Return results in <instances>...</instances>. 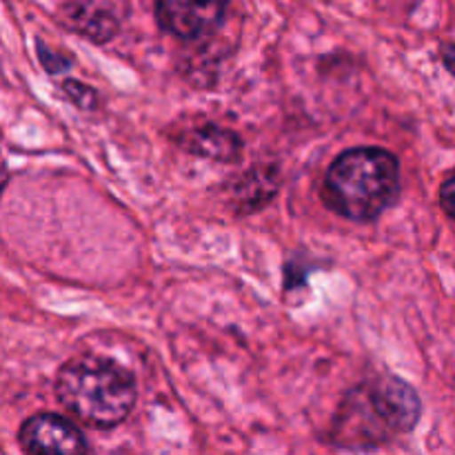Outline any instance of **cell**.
<instances>
[{
	"mask_svg": "<svg viewBox=\"0 0 455 455\" xmlns=\"http://www.w3.org/2000/svg\"><path fill=\"white\" fill-rule=\"evenodd\" d=\"M62 89L69 93V98L76 102V105L93 107V100H96V96H93L92 89H87L84 84L76 83V80H67V83H62Z\"/></svg>",
	"mask_w": 455,
	"mask_h": 455,
	"instance_id": "52a82bcc",
	"label": "cell"
},
{
	"mask_svg": "<svg viewBox=\"0 0 455 455\" xmlns=\"http://www.w3.org/2000/svg\"><path fill=\"white\" fill-rule=\"evenodd\" d=\"M440 204H443L444 213L455 220V172L443 182V189H440Z\"/></svg>",
	"mask_w": 455,
	"mask_h": 455,
	"instance_id": "ba28073f",
	"label": "cell"
},
{
	"mask_svg": "<svg viewBox=\"0 0 455 455\" xmlns=\"http://www.w3.org/2000/svg\"><path fill=\"white\" fill-rule=\"evenodd\" d=\"M191 149L196 154H203L207 158L216 160H235L240 154V140L235 133L227 132V129L220 127H204L198 129V132L191 136Z\"/></svg>",
	"mask_w": 455,
	"mask_h": 455,
	"instance_id": "8992f818",
	"label": "cell"
},
{
	"mask_svg": "<svg viewBox=\"0 0 455 455\" xmlns=\"http://www.w3.org/2000/svg\"><path fill=\"white\" fill-rule=\"evenodd\" d=\"M58 403L83 425L111 429L124 422L136 404V378L105 355H76L56 376Z\"/></svg>",
	"mask_w": 455,
	"mask_h": 455,
	"instance_id": "7a4b0ae2",
	"label": "cell"
},
{
	"mask_svg": "<svg viewBox=\"0 0 455 455\" xmlns=\"http://www.w3.org/2000/svg\"><path fill=\"white\" fill-rule=\"evenodd\" d=\"M231 0H156V20L180 40H198L225 22Z\"/></svg>",
	"mask_w": 455,
	"mask_h": 455,
	"instance_id": "277c9868",
	"label": "cell"
},
{
	"mask_svg": "<svg viewBox=\"0 0 455 455\" xmlns=\"http://www.w3.org/2000/svg\"><path fill=\"white\" fill-rule=\"evenodd\" d=\"M422 404L413 387L382 376L360 382L342 398L331 425L333 444L373 449L409 434L418 425Z\"/></svg>",
	"mask_w": 455,
	"mask_h": 455,
	"instance_id": "6da1fadb",
	"label": "cell"
},
{
	"mask_svg": "<svg viewBox=\"0 0 455 455\" xmlns=\"http://www.w3.org/2000/svg\"><path fill=\"white\" fill-rule=\"evenodd\" d=\"M400 189V164L380 147H355L338 156L324 178V203L354 222H371Z\"/></svg>",
	"mask_w": 455,
	"mask_h": 455,
	"instance_id": "3957f363",
	"label": "cell"
},
{
	"mask_svg": "<svg viewBox=\"0 0 455 455\" xmlns=\"http://www.w3.org/2000/svg\"><path fill=\"white\" fill-rule=\"evenodd\" d=\"M25 455H89L83 434L56 413H36L18 431Z\"/></svg>",
	"mask_w": 455,
	"mask_h": 455,
	"instance_id": "5b68a950",
	"label": "cell"
},
{
	"mask_svg": "<svg viewBox=\"0 0 455 455\" xmlns=\"http://www.w3.org/2000/svg\"><path fill=\"white\" fill-rule=\"evenodd\" d=\"M440 56H443L444 67L455 76V43L443 44V53H440Z\"/></svg>",
	"mask_w": 455,
	"mask_h": 455,
	"instance_id": "9c48e42d",
	"label": "cell"
}]
</instances>
